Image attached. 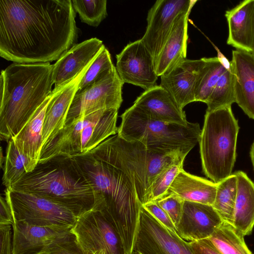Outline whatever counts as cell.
<instances>
[{
    "mask_svg": "<svg viewBox=\"0 0 254 254\" xmlns=\"http://www.w3.org/2000/svg\"><path fill=\"white\" fill-rule=\"evenodd\" d=\"M71 0H0V56L17 64L58 60L76 44Z\"/></svg>",
    "mask_w": 254,
    "mask_h": 254,
    "instance_id": "obj_1",
    "label": "cell"
},
{
    "mask_svg": "<svg viewBox=\"0 0 254 254\" xmlns=\"http://www.w3.org/2000/svg\"><path fill=\"white\" fill-rule=\"evenodd\" d=\"M93 187L99 210L120 235L127 254L133 249L142 205L131 181L102 143L88 153L69 157Z\"/></svg>",
    "mask_w": 254,
    "mask_h": 254,
    "instance_id": "obj_2",
    "label": "cell"
},
{
    "mask_svg": "<svg viewBox=\"0 0 254 254\" xmlns=\"http://www.w3.org/2000/svg\"><path fill=\"white\" fill-rule=\"evenodd\" d=\"M50 63H14L0 75V134L8 141L25 127L52 94Z\"/></svg>",
    "mask_w": 254,
    "mask_h": 254,
    "instance_id": "obj_3",
    "label": "cell"
},
{
    "mask_svg": "<svg viewBox=\"0 0 254 254\" xmlns=\"http://www.w3.org/2000/svg\"><path fill=\"white\" fill-rule=\"evenodd\" d=\"M7 189L48 199L77 218L92 209L97 202L93 187L69 157H57L38 163Z\"/></svg>",
    "mask_w": 254,
    "mask_h": 254,
    "instance_id": "obj_4",
    "label": "cell"
},
{
    "mask_svg": "<svg viewBox=\"0 0 254 254\" xmlns=\"http://www.w3.org/2000/svg\"><path fill=\"white\" fill-rule=\"evenodd\" d=\"M121 117L117 132L120 137L140 142L148 149L161 153L187 155L198 142L201 132L198 123L183 126L156 120L133 105Z\"/></svg>",
    "mask_w": 254,
    "mask_h": 254,
    "instance_id": "obj_5",
    "label": "cell"
},
{
    "mask_svg": "<svg viewBox=\"0 0 254 254\" xmlns=\"http://www.w3.org/2000/svg\"><path fill=\"white\" fill-rule=\"evenodd\" d=\"M239 126L231 106L207 111L199 139L202 170L218 184L231 175Z\"/></svg>",
    "mask_w": 254,
    "mask_h": 254,
    "instance_id": "obj_6",
    "label": "cell"
},
{
    "mask_svg": "<svg viewBox=\"0 0 254 254\" xmlns=\"http://www.w3.org/2000/svg\"><path fill=\"white\" fill-rule=\"evenodd\" d=\"M118 114L116 109L101 110L65 124L42 147L38 163L89 152L117 134Z\"/></svg>",
    "mask_w": 254,
    "mask_h": 254,
    "instance_id": "obj_7",
    "label": "cell"
},
{
    "mask_svg": "<svg viewBox=\"0 0 254 254\" xmlns=\"http://www.w3.org/2000/svg\"><path fill=\"white\" fill-rule=\"evenodd\" d=\"M102 143L131 181L141 205L152 201L150 188L157 176L166 167L187 155L180 152L165 153L152 151L140 142L126 140L117 134Z\"/></svg>",
    "mask_w": 254,
    "mask_h": 254,
    "instance_id": "obj_8",
    "label": "cell"
},
{
    "mask_svg": "<svg viewBox=\"0 0 254 254\" xmlns=\"http://www.w3.org/2000/svg\"><path fill=\"white\" fill-rule=\"evenodd\" d=\"M14 221L38 226L73 228L77 217L66 208L46 198L6 188Z\"/></svg>",
    "mask_w": 254,
    "mask_h": 254,
    "instance_id": "obj_9",
    "label": "cell"
},
{
    "mask_svg": "<svg viewBox=\"0 0 254 254\" xmlns=\"http://www.w3.org/2000/svg\"><path fill=\"white\" fill-rule=\"evenodd\" d=\"M72 232L84 253L127 254L120 235L99 210L92 209L78 217Z\"/></svg>",
    "mask_w": 254,
    "mask_h": 254,
    "instance_id": "obj_10",
    "label": "cell"
},
{
    "mask_svg": "<svg viewBox=\"0 0 254 254\" xmlns=\"http://www.w3.org/2000/svg\"><path fill=\"white\" fill-rule=\"evenodd\" d=\"M141 254H193L189 243L142 206L133 251Z\"/></svg>",
    "mask_w": 254,
    "mask_h": 254,
    "instance_id": "obj_11",
    "label": "cell"
},
{
    "mask_svg": "<svg viewBox=\"0 0 254 254\" xmlns=\"http://www.w3.org/2000/svg\"><path fill=\"white\" fill-rule=\"evenodd\" d=\"M124 84L116 70L105 79L76 92L64 124L101 110H119L123 102Z\"/></svg>",
    "mask_w": 254,
    "mask_h": 254,
    "instance_id": "obj_12",
    "label": "cell"
},
{
    "mask_svg": "<svg viewBox=\"0 0 254 254\" xmlns=\"http://www.w3.org/2000/svg\"><path fill=\"white\" fill-rule=\"evenodd\" d=\"M194 0H158L149 10L147 25L141 41L152 56L154 62L161 51L177 16L191 11Z\"/></svg>",
    "mask_w": 254,
    "mask_h": 254,
    "instance_id": "obj_13",
    "label": "cell"
},
{
    "mask_svg": "<svg viewBox=\"0 0 254 254\" xmlns=\"http://www.w3.org/2000/svg\"><path fill=\"white\" fill-rule=\"evenodd\" d=\"M116 68L123 82L145 90L156 85L154 60L140 39L128 43L116 56Z\"/></svg>",
    "mask_w": 254,
    "mask_h": 254,
    "instance_id": "obj_14",
    "label": "cell"
},
{
    "mask_svg": "<svg viewBox=\"0 0 254 254\" xmlns=\"http://www.w3.org/2000/svg\"><path fill=\"white\" fill-rule=\"evenodd\" d=\"M104 45L97 38L75 44L53 64L52 93L59 91L92 63Z\"/></svg>",
    "mask_w": 254,
    "mask_h": 254,
    "instance_id": "obj_15",
    "label": "cell"
},
{
    "mask_svg": "<svg viewBox=\"0 0 254 254\" xmlns=\"http://www.w3.org/2000/svg\"><path fill=\"white\" fill-rule=\"evenodd\" d=\"M223 222L212 205L185 201L177 233L190 242L207 239Z\"/></svg>",
    "mask_w": 254,
    "mask_h": 254,
    "instance_id": "obj_16",
    "label": "cell"
},
{
    "mask_svg": "<svg viewBox=\"0 0 254 254\" xmlns=\"http://www.w3.org/2000/svg\"><path fill=\"white\" fill-rule=\"evenodd\" d=\"M72 228L44 227L14 221L12 225L13 254H38L67 236Z\"/></svg>",
    "mask_w": 254,
    "mask_h": 254,
    "instance_id": "obj_17",
    "label": "cell"
},
{
    "mask_svg": "<svg viewBox=\"0 0 254 254\" xmlns=\"http://www.w3.org/2000/svg\"><path fill=\"white\" fill-rule=\"evenodd\" d=\"M202 63L203 58L186 59L160 76V86L182 109L188 104L195 102L196 76Z\"/></svg>",
    "mask_w": 254,
    "mask_h": 254,
    "instance_id": "obj_18",
    "label": "cell"
},
{
    "mask_svg": "<svg viewBox=\"0 0 254 254\" xmlns=\"http://www.w3.org/2000/svg\"><path fill=\"white\" fill-rule=\"evenodd\" d=\"M232 55L235 103L250 118L254 119V55L235 49Z\"/></svg>",
    "mask_w": 254,
    "mask_h": 254,
    "instance_id": "obj_19",
    "label": "cell"
},
{
    "mask_svg": "<svg viewBox=\"0 0 254 254\" xmlns=\"http://www.w3.org/2000/svg\"><path fill=\"white\" fill-rule=\"evenodd\" d=\"M133 105L156 120L183 126L189 123L183 109L160 85L145 90L136 99Z\"/></svg>",
    "mask_w": 254,
    "mask_h": 254,
    "instance_id": "obj_20",
    "label": "cell"
},
{
    "mask_svg": "<svg viewBox=\"0 0 254 254\" xmlns=\"http://www.w3.org/2000/svg\"><path fill=\"white\" fill-rule=\"evenodd\" d=\"M92 63L85 67L70 82L57 92L52 93V98L47 108L43 123L42 148L63 127L79 84Z\"/></svg>",
    "mask_w": 254,
    "mask_h": 254,
    "instance_id": "obj_21",
    "label": "cell"
},
{
    "mask_svg": "<svg viewBox=\"0 0 254 254\" xmlns=\"http://www.w3.org/2000/svg\"><path fill=\"white\" fill-rule=\"evenodd\" d=\"M227 44L236 49L252 52L254 40V0H245L226 10Z\"/></svg>",
    "mask_w": 254,
    "mask_h": 254,
    "instance_id": "obj_22",
    "label": "cell"
},
{
    "mask_svg": "<svg viewBox=\"0 0 254 254\" xmlns=\"http://www.w3.org/2000/svg\"><path fill=\"white\" fill-rule=\"evenodd\" d=\"M190 12L182 13L176 18L169 36L155 61L158 76L167 72L186 59Z\"/></svg>",
    "mask_w": 254,
    "mask_h": 254,
    "instance_id": "obj_23",
    "label": "cell"
},
{
    "mask_svg": "<svg viewBox=\"0 0 254 254\" xmlns=\"http://www.w3.org/2000/svg\"><path fill=\"white\" fill-rule=\"evenodd\" d=\"M52 94L42 105L21 129L12 138L19 151L27 161V173L33 171L39 162L42 144L43 127L48 105Z\"/></svg>",
    "mask_w": 254,
    "mask_h": 254,
    "instance_id": "obj_24",
    "label": "cell"
},
{
    "mask_svg": "<svg viewBox=\"0 0 254 254\" xmlns=\"http://www.w3.org/2000/svg\"><path fill=\"white\" fill-rule=\"evenodd\" d=\"M217 184L191 175L182 169L171 185L169 192L184 201L212 205L215 198Z\"/></svg>",
    "mask_w": 254,
    "mask_h": 254,
    "instance_id": "obj_25",
    "label": "cell"
},
{
    "mask_svg": "<svg viewBox=\"0 0 254 254\" xmlns=\"http://www.w3.org/2000/svg\"><path fill=\"white\" fill-rule=\"evenodd\" d=\"M237 178V192L232 225L244 236L250 235L254 226V184L243 171Z\"/></svg>",
    "mask_w": 254,
    "mask_h": 254,
    "instance_id": "obj_26",
    "label": "cell"
},
{
    "mask_svg": "<svg viewBox=\"0 0 254 254\" xmlns=\"http://www.w3.org/2000/svg\"><path fill=\"white\" fill-rule=\"evenodd\" d=\"M244 237L233 225L223 222L208 239L221 254H253Z\"/></svg>",
    "mask_w": 254,
    "mask_h": 254,
    "instance_id": "obj_27",
    "label": "cell"
},
{
    "mask_svg": "<svg viewBox=\"0 0 254 254\" xmlns=\"http://www.w3.org/2000/svg\"><path fill=\"white\" fill-rule=\"evenodd\" d=\"M226 69L217 57L203 58L195 83V101L206 103L219 78Z\"/></svg>",
    "mask_w": 254,
    "mask_h": 254,
    "instance_id": "obj_28",
    "label": "cell"
},
{
    "mask_svg": "<svg viewBox=\"0 0 254 254\" xmlns=\"http://www.w3.org/2000/svg\"><path fill=\"white\" fill-rule=\"evenodd\" d=\"M237 192V178L234 173L217 184L212 206L223 222L232 225Z\"/></svg>",
    "mask_w": 254,
    "mask_h": 254,
    "instance_id": "obj_29",
    "label": "cell"
},
{
    "mask_svg": "<svg viewBox=\"0 0 254 254\" xmlns=\"http://www.w3.org/2000/svg\"><path fill=\"white\" fill-rule=\"evenodd\" d=\"M116 70L111 54L104 45L81 79L76 92L105 79Z\"/></svg>",
    "mask_w": 254,
    "mask_h": 254,
    "instance_id": "obj_30",
    "label": "cell"
},
{
    "mask_svg": "<svg viewBox=\"0 0 254 254\" xmlns=\"http://www.w3.org/2000/svg\"><path fill=\"white\" fill-rule=\"evenodd\" d=\"M234 103H235L234 76L231 68L225 70L215 85L206 103V111L231 106Z\"/></svg>",
    "mask_w": 254,
    "mask_h": 254,
    "instance_id": "obj_31",
    "label": "cell"
},
{
    "mask_svg": "<svg viewBox=\"0 0 254 254\" xmlns=\"http://www.w3.org/2000/svg\"><path fill=\"white\" fill-rule=\"evenodd\" d=\"M27 161L19 151L12 138L8 141L3 166L2 184L10 188L26 173Z\"/></svg>",
    "mask_w": 254,
    "mask_h": 254,
    "instance_id": "obj_32",
    "label": "cell"
},
{
    "mask_svg": "<svg viewBox=\"0 0 254 254\" xmlns=\"http://www.w3.org/2000/svg\"><path fill=\"white\" fill-rule=\"evenodd\" d=\"M76 13L81 22L97 27L107 16L106 0H71Z\"/></svg>",
    "mask_w": 254,
    "mask_h": 254,
    "instance_id": "obj_33",
    "label": "cell"
},
{
    "mask_svg": "<svg viewBox=\"0 0 254 254\" xmlns=\"http://www.w3.org/2000/svg\"><path fill=\"white\" fill-rule=\"evenodd\" d=\"M185 159V157H183L176 160L157 176L150 188L152 201L157 200L168 192L171 185L179 172L183 169Z\"/></svg>",
    "mask_w": 254,
    "mask_h": 254,
    "instance_id": "obj_34",
    "label": "cell"
},
{
    "mask_svg": "<svg viewBox=\"0 0 254 254\" xmlns=\"http://www.w3.org/2000/svg\"><path fill=\"white\" fill-rule=\"evenodd\" d=\"M155 201L167 214L176 227L182 216L185 201L178 195L168 191Z\"/></svg>",
    "mask_w": 254,
    "mask_h": 254,
    "instance_id": "obj_35",
    "label": "cell"
},
{
    "mask_svg": "<svg viewBox=\"0 0 254 254\" xmlns=\"http://www.w3.org/2000/svg\"><path fill=\"white\" fill-rule=\"evenodd\" d=\"M43 252L48 254H90L82 251L72 232L49 246Z\"/></svg>",
    "mask_w": 254,
    "mask_h": 254,
    "instance_id": "obj_36",
    "label": "cell"
},
{
    "mask_svg": "<svg viewBox=\"0 0 254 254\" xmlns=\"http://www.w3.org/2000/svg\"><path fill=\"white\" fill-rule=\"evenodd\" d=\"M142 206L163 226L177 233L176 228L174 223L167 214L156 201H150Z\"/></svg>",
    "mask_w": 254,
    "mask_h": 254,
    "instance_id": "obj_37",
    "label": "cell"
},
{
    "mask_svg": "<svg viewBox=\"0 0 254 254\" xmlns=\"http://www.w3.org/2000/svg\"><path fill=\"white\" fill-rule=\"evenodd\" d=\"M11 225H0V254H13Z\"/></svg>",
    "mask_w": 254,
    "mask_h": 254,
    "instance_id": "obj_38",
    "label": "cell"
},
{
    "mask_svg": "<svg viewBox=\"0 0 254 254\" xmlns=\"http://www.w3.org/2000/svg\"><path fill=\"white\" fill-rule=\"evenodd\" d=\"M188 243L193 254H221L208 238Z\"/></svg>",
    "mask_w": 254,
    "mask_h": 254,
    "instance_id": "obj_39",
    "label": "cell"
},
{
    "mask_svg": "<svg viewBox=\"0 0 254 254\" xmlns=\"http://www.w3.org/2000/svg\"><path fill=\"white\" fill-rule=\"evenodd\" d=\"M14 223L12 209L8 200L5 197L0 196V225H11Z\"/></svg>",
    "mask_w": 254,
    "mask_h": 254,
    "instance_id": "obj_40",
    "label": "cell"
},
{
    "mask_svg": "<svg viewBox=\"0 0 254 254\" xmlns=\"http://www.w3.org/2000/svg\"><path fill=\"white\" fill-rule=\"evenodd\" d=\"M217 51V56L216 57L220 63L227 70H229L231 68V61L220 51L219 49L216 48Z\"/></svg>",
    "mask_w": 254,
    "mask_h": 254,
    "instance_id": "obj_41",
    "label": "cell"
},
{
    "mask_svg": "<svg viewBox=\"0 0 254 254\" xmlns=\"http://www.w3.org/2000/svg\"><path fill=\"white\" fill-rule=\"evenodd\" d=\"M131 254H141L140 253H139L138 252L136 251H135V250H133Z\"/></svg>",
    "mask_w": 254,
    "mask_h": 254,
    "instance_id": "obj_42",
    "label": "cell"
},
{
    "mask_svg": "<svg viewBox=\"0 0 254 254\" xmlns=\"http://www.w3.org/2000/svg\"><path fill=\"white\" fill-rule=\"evenodd\" d=\"M252 53L254 55V43H253V50H252Z\"/></svg>",
    "mask_w": 254,
    "mask_h": 254,
    "instance_id": "obj_43",
    "label": "cell"
},
{
    "mask_svg": "<svg viewBox=\"0 0 254 254\" xmlns=\"http://www.w3.org/2000/svg\"><path fill=\"white\" fill-rule=\"evenodd\" d=\"M47 254V253H46V252H42V253H39V254Z\"/></svg>",
    "mask_w": 254,
    "mask_h": 254,
    "instance_id": "obj_44",
    "label": "cell"
}]
</instances>
